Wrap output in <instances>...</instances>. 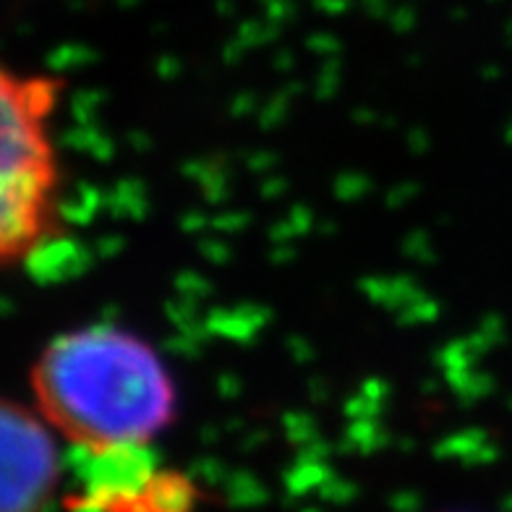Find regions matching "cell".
Wrapping results in <instances>:
<instances>
[{"instance_id":"2","label":"cell","mask_w":512,"mask_h":512,"mask_svg":"<svg viewBox=\"0 0 512 512\" xmlns=\"http://www.w3.org/2000/svg\"><path fill=\"white\" fill-rule=\"evenodd\" d=\"M63 84L3 71L0 108V254L14 264L40 249L58 183L48 121Z\"/></svg>"},{"instance_id":"1","label":"cell","mask_w":512,"mask_h":512,"mask_svg":"<svg viewBox=\"0 0 512 512\" xmlns=\"http://www.w3.org/2000/svg\"><path fill=\"white\" fill-rule=\"evenodd\" d=\"M37 408L81 450L149 445L176 418V384L147 340L110 324L53 337L32 369Z\"/></svg>"},{"instance_id":"3","label":"cell","mask_w":512,"mask_h":512,"mask_svg":"<svg viewBox=\"0 0 512 512\" xmlns=\"http://www.w3.org/2000/svg\"><path fill=\"white\" fill-rule=\"evenodd\" d=\"M55 429L40 411L0 405V512H42L61 481Z\"/></svg>"},{"instance_id":"4","label":"cell","mask_w":512,"mask_h":512,"mask_svg":"<svg viewBox=\"0 0 512 512\" xmlns=\"http://www.w3.org/2000/svg\"><path fill=\"white\" fill-rule=\"evenodd\" d=\"M76 465L79 494L74 505L95 512H139L149 486L160 473L149 445H118L81 450Z\"/></svg>"}]
</instances>
